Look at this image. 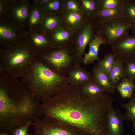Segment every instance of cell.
Listing matches in <instances>:
<instances>
[{
	"label": "cell",
	"instance_id": "obj_1",
	"mask_svg": "<svg viewBox=\"0 0 135 135\" xmlns=\"http://www.w3.org/2000/svg\"><path fill=\"white\" fill-rule=\"evenodd\" d=\"M81 88L69 84L64 90L49 98L40 104L42 116L76 127L86 135H108V113L114 98L106 92L98 98H89Z\"/></svg>",
	"mask_w": 135,
	"mask_h": 135
},
{
	"label": "cell",
	"instance_id": "obj_2",
	"mask_svg": "<svg viewBox=\"0 0 135 135\" xmlns=\"http://www.w3.org/2000/svg\"><path fill=\"white\" fill-rule=\"evenodd\" d=\"M39 100L29 89L11 96L0 95V128L10 132L43 118Z\"/></svg>",
	"mask_w": 135,
	"mask_h": 135
},
{
	"label": "cell",
	"instance_id": "obj_3",
	"mask_svg": "<svg viewBox=\"0 0 135 135\" xmlns=\"http://www.w3.org/2000/svg\"><path fill=\"white\" fill-rule=\"evenodd\" d=\"M21 76L30 91L42 102L64 90L69 84L66 76L49 69L37 56Z\"/></svg>",
	"mask_w": 135,
	"mask_h": 135
},
{
	"label": "cell",
	"instance_id": "obj_4",
	"mask_svg": "<svg viewBox=\"0 0 135 135\" xmlns=\"http://www.w3.org/2000/svg\"><path fill=\"white\" fill-rule=\"evenodd\" d=\"M37 55L26 40L1 48L0 72L16 78L21 76Z\"/></svg>",
	"mask_w": 135,
	"mask_h": 135
},
{
	"label": "cell",
	"instance_id": "obj_5",
	"mask_svg": "<svg viewBox=\"0 0 135 135\" xmlns=\"http://www.w3.org/2000/svg\"><path fill=\"white\" fill-rule=\"evenodd\" d=\"M37 56L40 61L49 69L59 75L66 76L74 61V45L54 46L37 54Z\"/></svg>",
	"mask_w": 135,
	"mask_h": 135
},
{
	"label": "cell",
	"instance_id": "obj_6",
	"mask_svg": "<svg viewBox=\"0 0 135 135\" xmlns=\"http://www.w3.org/2000/svg\"><path fill=\"white\" fill-rule=\"evenodd\" d=\"M98 21L96 19H88L84 24L74 30L72 38L75 52L74 66L80 65L87 45L96 35Z\"/></svg>",
	"mask_w": 135,
	"mask_h": 135
},
{
	"label": "cell",
	"instance_id": "obj_7",
	"mask_svg": "<svg viewBox=\"0 0 135 135\" xmlns=\"http://www.w3.org/2000/svg\"><path fill=\"white\" fill-rule=\"evenodd\" d=\"M31 125L34 135H86L76 127L51 118H40Z\"/></svg>",
	"mask_w": 135,
	"mask_h": 135
},
{
	"label": "cell",
	"instance_id": "obj_8",
	"mask_svg": "<svg viewBox=\"0 0 135 135\" xmlns=\"http://www.w3.org/2000/svg\"><path fill=\"white\" fill-rule=\"evenodd\" d=\"M132 25L122 18L114 19L103 23L98 21L96 34L106 44L111 45L119 39L128 34Z\"/></svg>",
	"mask_w": 135,
	"mask_h": 135
},
{
	"label": "cell",
	"instance_id": "obj_9",
	"mask_svg": "<svg viewBox=\"0 0 135 135\" xmlns=\"http://www.w3.org/2000/svg\"><path fill=\"white\" fill-rule=\"evenodd\" d=\"M25 31L16 26L6 17H0V48L26 40Z\"/></svg>",
	"mask_w": 135,
	"mask_h": 135
},
{
	"label": "cell",
	"instance_id": "obj_10",
	"mask_svg": "<svg viewBox=\"0 0 135 135\" xmlns=\"http://www.w3.org/2000/svg\"><path fill=\"white\" fill-rule=\"evenodd\" d=\"M7 1L9 4V8L5 17L16 26L24 30L27 26V21L31 6L29 1L26 0Z\"/></svg>",
	"mask_w": 135,
	"mask_h": 135
},
{
	"label": "cell",
	"instance_id": "obj_11",
	"mask_svg": "<svg viewBox=\"0 0 135 135\" xmlns=\"http://www.w3.org/2000/svg\"><path fill=\"white\" fill-rule=\"evenodd\" d=\"M112 53L124 62L135 58V36L129 34L124 36L111 45Z\"/></svg>",
	"mask_w": 135,
	"mask_h": 135
},
{
	"label": "cell",
	"instance_id": "obj_12",
	"mask_svg": "<svg viewBox=\"0 0 135 135\" xmlns=\"http://www.w3.org/2000/svg\"><path fill=\"white\" fill-rule=\"evenodd\" d=\"M26 41L37 54L44 52L54 46L48 34L39 30L25 31Z\"/></svg>",
	"mask_w": 135,
	"mask_h": 135
},
{
	"label": "cell",
	"instance_id": "obj_13",
	"mask_svg": "<svg viewBox=\"0 0 135 135\" xmlns=\"http://www.w3.org/2000/svg\"><path fill=\"white\" fill-rule=\"evenodd\" d=\"M66 77L69 84L76 86H82L93 80L92 73L80 65H73L68 70Z\"/></svg>",
	"mask_w": 135,
	"mask_h": 135
},
{
	"label": "cell",
	"instance_id": "obj_14",
	"mask_svg": "<svg viewBox=\"0 0 135 135\" xmlns=\"http://www.w3.org/2000/svg\"><path fill=\"white\" fill-rule=\"evenodd\" d=\"M124 116L116 110L112 105L108 113L107 122L108 135H123Z\"/></svg>",
	"mask_w": 135,
	"mask_h": 135
},
{
	"label": "cell",
	"instance_id": "obj_15",
	"mask_svg": "<svg viewBox=\"0 0 135 135\" xmlns=\"http://www.w3.org/2000/svg\"><path fill=\"white\" fill-rule=\"evenodd\" d=\"M74 32V30L68 29L61 25L54 29L48 35L54 46H62L73 44Z\"/></svg>",
	"mask_w": 135,
	"mask_h": 135
},
{
	"label": "cell",
	"instance_id": "obj_16",
	"mask_svg": "<svg viewBox=\"0 0 135 135\" xmlns=\"http://www.w3.org/2000/svg\"><path fill=\"white\" fill-rule=\"evenodd\" d=\"M61 14L62 25L68 29L73 30L82 26L88 19L83 13L73 12L65 9Z\"/></svg>",
	"mask_w": 135,
	"mask_h": 135
},
{
	"label": "cell",
	"instance_id": "obj_17",
	"mask_svg": "<svg viewBox=\"0 0 135 135\" xmlns=\"http://www.w3.org/2000/svg\"><path fill=\"white\" fill-rule=\"evenodd\" d=\"M46 13L42 6L39 4L34 2L31 5L27 22L29 30L39 29Z\"/></svg>",
	"mask_w": 135,
	"mask_h": 135
},
{
	"label": "cell",
	"instance_id": "obj_18",
	"mask_svg": "<svg viewBox=\"0 0 135 135\" xmlns=\"http://www.w3.org/2000/svg\"><path fill=\"white\" fill-rule=\"evenodd\" d=\"M102 44H106L102 38L96 35L95 38L89 44V50L87 53L84 52V56L82 59V62L87 65L93 63L95 60L99 61L98 51L100 46Z\"/></svg>",
	"mask_w": 135,
	"mask_h": 135
},
{
	"label": "cell",
	"instance_id": "obj_19",
	"mask_svg": "<svg viewBox=\"0 0 135 135\" xmlns=\"http://www.w3.org/2000/svg\"><path fill=\"white\" fill-rule=\"evenodd\" d=\"M62 23L61 14L46 13L38 30L48 34Z\"/></svg>",
	"mask_w": 135,
	"mask_h": 135
},
{
	"label": "cell",
	"instance_id": "obj_20",
	"mask_svg": "<svg viewBox=\"0 0 135 135\" xmlns=\"http://www.w3.org/2000/svg\"><path fill=\"white\" fill-rule=\"evenodd\" d=\"M93 81L98 86L110 94H114L115 88L110 84L109 76L95 66L92 70Z\"/></svg>",
	"mask_w": 135,
	"mask_h": 135
},
{
	"label": "cell",
	"instance_id": "obj_21",
	"mask_svg": "<svg viewBox=\"0 0 135 135\" xmlns=\"http://www.w3.org/2000/svg\"><path fill=\"white\" fill-rule=\"evenodd\" d=\"M124 63L122 60L116 57L114 65L109 76L110 84L114 88L122 79L126 78Z\"/></svg>",
	"mask_w": 135,
	"mask_h": 135
},
{
	"label": "cell",
	"instance_id": "obj_22",
	"mask_svg": "<svg viewBox=\"0 0 135 135\" xmlns=\"http://www.w3.org/2000/svg\"><path fill=\"white\" fill-rule=\"evenodd\" d=\"M81 88L83 94L86 97L92 99L98 98L106 92L93 81L83 85Z\"/></svg>",
	"mask_w": 135,
	"mask_h": 135
},
{
	"label": "cell",
	"instance_id": "obj_23",
	"mask_svg": "<svg viewBox=\"0 0 135 135\" xmlns=\"http://www.w3.org/2000/svg\"><path fill=\"white\" fill-rule=\"evenodd\" d=\"M122 6L114 9L100 10L95 18L99 23L104 22L114 19L122 18Z\"/></svg>",
	"mask_w": 135,
	"mask_h": 135
},
{
	"label": "cell",
	"instance_id": "obj_24",
	"mask_svg": "<svg viewBox=\"0 0 135 135\" xmlns=\"http://www.w3.org/2000/svg\"><path fill=\"white\" fill-rule=\"evenodd\" d=\"M83 13L88 19L95 18L99 11L97 0H79Z\"/></svg>",
	"mask_w": 135,
	"mask_h": 135
},
{
	"label": "cell",
	"instance_id": "obj_25",
	"mask_svg": "<svg viewBox=\"0 0 135 135\" xmlns=\"http://www.w3.org/2000/svg\"><path fill=\"white\" fill-rule=\"evenodd\" d=\"M135 86L133 80L126 78L120 82L116 88L123 98H130L133 94Z\"/></svg>",
	"mask_w": 135,
	"mask_h": 135
},
{
	"label": "cell",
	"instance_id": "obj_26",
	"mask_svg": "<svg viewBox=\"0 0 135 135\" xmlns=\"http://www.w3.org/2000/svg\"><path fill=\"white\" fill-rule=\"evenodd\" d=\"M116 57L113 53H107L94 66L109 76L114 65Z\"/></svg>",
	"mask_w": 135,
	"mask_h": 135
},
{
	"label": "cell",
	"instance_id": "obj_27",
	"mask_svg": "<svg viewBox=\"0 0 135 135\" xmlns=\"http://www.w3.org/2000/svg\"><path fill=\"white\" fill-rule=\"evenodd\" d=\"M122 9V18L133 25L135 24V0H125Z\"/></svg>",
	"mask_w": 135,
	"mask_h": 135
},
{
	"label": "cell",
	"instance_id": "obj_28",
	"mask_svg": "<svg viewBox=\"0 0 135 135\" xmlns=\"http://www.w3.org/2000/svg\"><path fill=\"white\" fill-rule=\"evenodd\" d=\"M64 0H50L42 6L46 13L61 14L65 9Z\"/></svg>",
	"mask_w": 135,
	"mask_h": 135
},
{
	"label": "cell",
	"instance_id": "obj_29",
	"mask_svg": "<svg viewBox=\"0 0 135 135\" xmlns=\"http://www.w3.org/2000/svg\"><path fill=\"white\" fill-rule=\"evenodd\" d=\"M121 106L126 110L124 120L133 123L135 122V93L129 98L128 102L122 104Z\"/></svg>",
	"mask_w": 135,
	"mask_h": 135
},
{
	"label": "cell",
	"instance_id": "obj_30",
	"mask_svg": "<svg viewBox=\"0 0 135 135\" xmlns=\"http://www.w3.org/2000/svg\"><path fill=\"white\" fill-rule=\"evenodd\" d=\"M99 11L112 9L122 6L125 0H97Z\"/></svg>",
	"mask_w": 135,
	"mask_h": 135
},
{
	"label": "cell",
	"instance_id": "obj_31",
	"mask_svg": "<svg viewBox=\"0 0 135 135\" xmlns=\"http://www.w3.org/2000/svg\"><path fill=\"white\" fill-rule=\"evenodd\" d=\"M124 64L126 77L135 82V58L127 60Z\"/></svg>",
	"mask_w": 135,
	"mask_h": 135
},
{
	"label": "cell",
	"instance_id": "obj_32",
	"mask_svg": "<svg viewBox=\"0 0 135 135\" xmlns=\"http://www.w3.org/2000/svg\"><path fill=\"white\" fill-rule=\"evenodd\" d=\"M65 9L75 12L83 13L79 0H64Z\"/></svg>",
	"mask_w": 135,
	"mask_h": 135
},
{
	"label": "cell",
	"instance_id": "obj_33",
	"mask_svg": "<svg viewBox=\"0 0 135 135\" xmlns=\"http://www.w3.org/2000/svg\"><path fill=\"white\" fill-rule=\"evenodd\" d=\"M31 124L30 122H28L10 132L12 135H30V134L28 132V129Z\"/></svg>",
	"mask_w": 135,
	"mask_h": 135
},
{
	"label": "cell",
	"instance_id": "obj_34",
	"mask_svg": "<svg viewBox=\"0 0 135 135\" xmlns=\"http://www.w3.org/2000/svg\"><path fill=\"white\" fill-rule=\"evenodd\" d=\"M9 8L7 0H0V17H5Z\"/></svg>",
	"mask_w": 135,
	"mask_h": 135
},
{
	"label": "cell",
	"instance_id": "obj_35",
	"mask_svg": "<svg viewBox=\"0 0 135 135\" xmlns=\"http://www.w3.org/2000/svg\"><path fill=\"white\" fill-rule=\"evenodd\" d=\"M50 0H34L33 1L34 3L38 4L42 6L48 3Z\"/></svg>",
	"mask_w": 135,
	"mask_h": 135
},
{
	"label": "cell",
	"instance_id": "obj_36",
	"mask_svg": "<svg viewBox=\"0 0 135 135\" xmlns=\"http://www.w3.org/2000/svg\"><path fill=\"white\" fill-rule=\"evenodd\" d=\"M132 33V35L135 36V24H133L130 29Z\"/></svg>",
	"mask_w": 135,
	"mask_h": 135
},
{
	"label": "cell",
	"instance_id": "obj_37",
	"mask_svg": "<svg viewBox=\"0 0 135 135\" xmlns=\"http://www.w3.org/2000/svg\"><path fill=\"white\" fill-rule=\"evenodd\" d=\"M133 126L134 128V133L135 135V122L133 123Z\"/></svg>",
	"mask_w": 135,
	"mask_h": 135
},
{
	"label": "cell",
	"instance_id": "obj_38",
	"mask_svg": "<svg viewBox=\"0 0 135 135\" xmlns=\"http://www.w3.org/2000/svg\"><path fill=\"white\" fill-rule=\"evenodd\" d=\"M0 135H9L8 134L3 133H0Z\"/></svg>",
	"mask_w": 135,
	"mask_h": 135
},
{
	"label": "cell",
	"instance_id": "obj_39",
	"mask_svg": "<svg viewBox=\"0 0 135 135\" xmlns=\"http://www.w3.org/2000/svg\"><path fill=\"white\" fill-rule=\"evenodd\" d=\"M30 135H32V134H30Z\"/></svg>",
	"mask_w": 135,
	"mask_h": 135
}]
</instances>
